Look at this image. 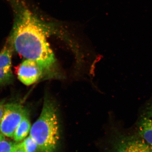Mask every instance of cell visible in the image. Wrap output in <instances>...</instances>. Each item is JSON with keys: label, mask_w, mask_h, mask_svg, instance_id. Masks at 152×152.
Wrapping results in <instances>:
<instances>
[{"label": "cell", "mask_w": 152, "mask_h": 152, "mask_svg": "<svg viewBox=\"0 0 152 152\" xmlns=\"http://www.w3.org/2000/svg\"><path fill=\"white\" fill-rule=\"evenodd\" d=\"M56 108L45 98L39 117L31 126L29 136L36 142L41 152H55L59 140Z\"/></svg>", "instance_id": "2"}, {"label": "cell", "mask_w": 152, "mask_h": 152, "mask_svg": "<svg viewBox=\"0 0 152 152\" xmlns=\"http://www.w3.org/2000/svg\"><path fill=\"white\" fill-rule=\"evenodd\" d=\"M5 136L3 135V134H2L1 133H0V141L2 140L5 139Z\"/></svg>", "instance_id": "12"}, {"label": "cell", "mask_w": 152, "mask_h": 152, "mask_svg": "<svg viewBox=\"0 0 152 152\" xmlns=\"http://www.w3.org/2000/svg\"><path fill=\"white\" fill-rule=\"evenodd\" d=\"M27 111L20 104L10 103L5 104L4 113L0 122V133L13 138L14 132Z\"/></svg>", "instance_id": "3"}, {"label": "cell", "mask_w": 152, "mask_h": 152, "mask_svg": "<svg viewBox=\"0 0 152 152\" xmlns=\"http://www.w3.org/2000/svg\"><path fill=\"white\" fill-rule=\"evenodd\" d=\"M15 152H23L22 151H20V150H17Z\"/></svg>", "instance_id": "13"}, {"label": "cell", "mask_w": 152, "mask_h": 152, "mask_svg": "<svg viewBox=\"0 0 152 152\" xmlns=\"http://www.w3.org/2000/svg\"><path fill=\"white\" fill-rule=\"evenodd\" d=\"M17 148L18 150L23 152H37L39 150L37 144L30 136L22 141L18 142Z\"/></svg>", "instance_id": "9"}, {"label": "cell", "mask_w": 152, "mask_h": 152, "mask_svg": "<svg viewBox=\"0 0 152 152\" xmlns=\"http://www.w3.org/2000/svg\"><path fill=\"white\" fill-rule=\"evenodd\" d=\"M9 39L14 50L26 59L35 61L51 75L56 60L47 38L55 32L54 23L42 20L27 8L20 11Z\"/></svg>", "instance_id": "1"}, {"label": "cell", "mask_w": 152, "mask_h": 152, "mask_svg": "<svg viewBox=\"0 0 152 152\" xmlns=\"http://www.w3.org/2000/svg\"><path fill=\"white\" fill-rule=\"evenodd\" d=\"M31 126L28 114L27 112L14 132L13 138L16 142H20L27 137L30 134Z\"/></svg>", "instance_id": "8"}, {"label": "cell", "mask_w": 152, "mask_h": 152, "mask_svg": "<svg viewBox=\"0 0 152 152\" xmlns=\"http://www.w3.org/2000/svg\"><path fill=\"white\" fill-rule=\"evenodd\" d=\"M13 50L8 40L0 52V86L8 84L12 81V61Z\"/></svg>", "instance_id": "6"}, {"label": "cell", "mask_w": 152, "mask_h": 152, "mask_svg": "<svg viewBox=\"0 0 152 152\" xmlns=\"http://www.w3.org/2000/svg\"><path fill=\"white\" fill-rule=\"evenodd\" d=\"M5 104L3 102L0 103V122L1 121L4 113Z\"/></svg>", "instance_id": "11"}, {"label": "cell", "mask_w": 152, "mask_h": 152, "mask_svg": "<svg viewBox=\"0 0 152 152\" xmlns=\"http://www.w3.org/2000/svg\"><path fill=\"white\" fill-rule=\"evenodd\" d=\"M18 142L7 140L0 141V152H15L18 150Z\"/></svg>", "instance_id": "10"}, {"label": "cell", "mask_w": 152, "mask_h": 152, "mask_svg": "<svg viewBox=\"0 0 152 152\" xmlns=\"http://www.w3.org/2000/svg\"><path fill=\"white\" fill-rule=\"evenodd\" d=\"M116 152H152V146L141 138L129 139L121 143Z\"/></svg>", "instance_id": "7"}, {"label": "cell", "mask_w": 152, "mask_h": 152, "mask_svg": "<svg viewBox=\"0 0 152 152\" xmlns=\"http://www.w3.org/2000/svg\"><path fill=\"white\" fill-rule=\"evenodd\" d=\"M137 127L141 138L152 146V95L140 108Z\"/></svg>", "instance_id": "4"}, {"label": "cell", "mask_w": 152, "mask_h": 152, "mask_svg": "<svg viewBox=\"0 0 152 152\" xmlns=\"http://www.w3.org/2000/svg\"><path fill=\"white\" fill-rule=\"evenodd\" d=\"M18 78L23 84L29 86L35 83L44 74L42 68L35 61L26 59L16 69Z\"/></svg>", "instance_id": "5"}]
</instances>
